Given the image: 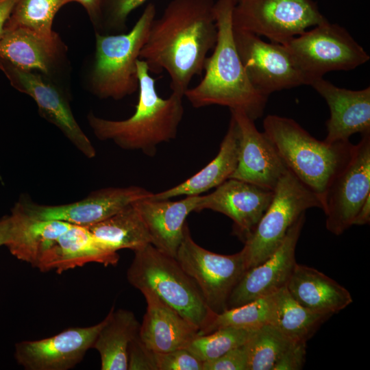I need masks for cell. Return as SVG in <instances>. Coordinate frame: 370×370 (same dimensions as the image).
<instances>
[{
    "label": "cell",
    "mask_w": 370,
    "mask_h": 370,
    "mask_svg": "<svg viewBox=\"0 0 370 370\" xmlns=\"http://www.w3.org/2000/svg\"><path fill=\"white\" fill-rule=\"evenodd\" d=\"M286 287L301 306L330 317L353 301L348 290L335 280L314 268L297 263Z\"/></svg>",
    "instance_id": "23"
},
{
    "label": "cell",
    "mask_w": 370,
    "mask_h": 370,
    "mask_svg": "<svg viewBox=\"0 0 370 370\" xmlns=\"http://www.w3.org/2000/svg\"><path fill=\"white\" fill-rule=\"evenodd\" d=\"M10 216L11 232L5 247L17 259L34 267L72 225L62 221L32 218L14 205Z\"/></svg>",
    "instance_id": "25"
},
{
    "label": "cell",
    "mask_w": 370,
    "mask_h": 370,
    "mask_svg": "<svg viewBox=\"0 0 370 370\" xmlns=\"http://www.w3.org/2000/svg\"><path fill=\"white\" fill-rule=\"evenodd\" d=\"M238 155V131L232 116L215 158L198 173L177 186L156 193L152 197L168 199L177 196L201 195L229 179L236 168Z\"/></svg>",
    "instance_id": "26"
},
{
    "label": "cell",
    "mask_w": 370,
    "mask_h": 370,
    "mask_svg": "<svg viewBox=\"0 0 370 370\" xmlns=\"http://www.w3.org/2000/svg\"><path fill=\"white\" fill-rule=\"evenodd\" d=\"M58 36L47 38L25 27L4 29L0 60L23 71L49 73L60 52Z\"/></svg>",
    "instance_id": "24"
},
{
    "label": "cell",
    "mask_w": 370,
    "mask_h": 370,
    "mask_svg": "<svg viewBox=\"0 0 370 370\" xmlns=\"http://www.w3.org/2000/svg\"><path fill=\"white\" fill-rule=\"evenodd\" d=\"M329 317L301 306L291 296L286 286L275 293L273 325L292 340L307 342Z\"/></svg>",
    "instance_id": "29"
},
{
    "label": "cell",
    "mask_w": 370,
    "mask_h": 370,
    "mask_svg": "<svg viewBox=\"0 0 370 370\" xmlns=\"http://www.w3.org/2000/svg\"><path fill=\"white\" fill-rule=\"evenodd\" d=\"M235 3L236 0L215 1L216 44L206 60L204 77L184 97L195 108L226 106L243 110L255 121L263 114L268 97L251 84L238 55L232 25Z\"/></svg>",
    "instance_id": "2"
},
{
    "label": "cell",
    "mask_w": 370,
    "mask_h": 370,
    "mask_svg": "<svg viewBox=\"0 0 370 370\" xmlns=\"http://www.w3.org/2000/svg\"><path fill=\"white\" fill-rule=\"evenodd\" d=\"M246 343L232 349L217 358L204 362L202 370H248Z\"/></svg>",
    "instance_id": "36"
},
{
    "label": "cell",
    "mask_w": 370,
    "mask_h": 370,
    "mask_svg": "<svg viewBox=\"0 0 370 370\" xmlns=\"http://www.w3.org/2000/svg\"><path fill=\"white\" fill-rule=\"evenodd\" d=\"M127 369L156 370L154 352L144 345L138 334L130 342L128 347Z\"/></svg>",
    "instance_id": "37"
},
{
    "label": "cell",
    "mask_w": 370,
    "mask_h": 370,
    "mask_svg": "<svg viewBox=\"0 0 370 370\" xmlns=\"http://www.w3.org/2000/svg\"><path fill=\"white\" fill-rule=\"evenodd\" d=\"M370 196V134L354 145L349 160L330 183L321 200L327 230L341 235Z\"/></svg>",
    "instance_id": "11"
},
{
    "label": "cell",
    "mask_w": 370,
    "mask_h": 370,
    "mask_svg": "<svg viewBox=\"0 0 370 370\" xmlns=\"http://www.w3.org/2000/svg\"><path fill=\"white\" fill-rule=\"evenodd\" d=\"M282 45L301 73L306 85L328 72L354 69L370 59L343 27L326 18Z\"/></svg>",
    "instance_id": "7"
},
{
    "label": "cell",
    "mask_w": 370,
    "mask_h": 370,
    "mask_svg": "<svg viewBox=\"0 0 370 370\" xmlns=\"http://www.w3.org/2000/svg\"><path fill=\"white\" fill-rule=\"evenodd\" d=\"M312 208H322L320 199L287 170L273 190L267 209L244 242L241 252L247 270L269 257L295 221Z\"/></svg>",
    "instance_id": "8"
},
{
    "label": "cell",
    "mask_w": 370,
    "mask_h": 370,
    "mask_svg": "<svg viewBox=\"0 0 370 370\" xmlns=\"http://www.w3.org/2000/svg\"><path fill=\"white\" fill-rule=\"evenodd\" d=\"M73 0H17L4 29L25 27L47 38L58 35L52 29L58 10Z\"/></svg>",
    "instance_id": "31"
},
{
    "label": "cell",
    "mask_w": 370,
    "mask_h": 370,
    "mask_svg": "<svg viewBox=\"0 0 370 370\" xmlns=\"http://www.w3.org/2000/svg\"><path fill=\"white\" fill-rule=\"evenodd\" d=\"M147 0H103L102 24L114 30L124 29L129 14Z\"/></svg>",
    "instance_id": "34"
},
{
    "label": "cell",
    "mask_w": 370,
    "mask_h": 370,
    "mask_svg": "<svg viewBox=\"0 0 370 370\" xmlns=\"http://www.w3.org/2000/svg\"><path fill=\"white\" fill-rule=\"evenodd\" d=\"M130 284L147 289L198 329L203 330L216 314L207 305L194 280L176 258L151 244L134 251L127 271Z\"/></svg>",
    "instance_id": "5"
},
{
    "label": "cell",
    "mask_w": 370,
    "mask_h": 370,
    "mask_svg": "<svg viewBox=\"0 0 370 370\" xmlns=\"http://www.w3.org/2000/svg\"><path fill=\"white\" fill-rule=\"evenodd\" d=\"M119 260L117 251L99 241L86 227L71 225L43 255L36 268L61 273L90 262L114 266Z\"/></svg>",
    "instance_id": "22"
},
{
    "label": "cell",
    "mask_w": 370,
    "mask_h": 370,
    "mask_svg": "<svg viewBox=\"0 0 370 370\" xmlns=\"http://www.w3.org/2000/svg\"><path fill=\"white\" fill-rule=\"evenodd\" d=\"M275 293L215 314L198 334H206L225 327L257 329L264 325H273L275 313Z\"/></svg>",
    "instance_id": "30"
},
{
    "label": "cell",
    "mask_w": 370,
    "mask_h": 370,
    "mask_svg": "<svg viewBox=\"0 0 370 370\" xmlns=\"http://www.w3.org/2000/svg\"><path fill=\"white\" fill-rule=\"evenodd\" d=\"M263 128L286 169L321 202L332 180L349 160L354 145L349 140H319L295 120L275 114L264 118Z\"/></svg>",
    "instance_id": "4"
},
{
    "label": "cell",
    "mask_w": 370,
    "mask_h": 370,
    "mask_svg": "<svg viewBox=\"0 0 370 370\" xmlns=\"http://www.w3.org/2000/svg\"><path fill=\"white\" fill-rule=\"evenodd\" d=\"M370 221V196L363 203L354 221V225H363Z\"/></svg>",
    "instance_id": "41"
},
{
    "label": "cell",
    "mask_w": 370,
    "mask_h": 370,
    "mask_svg": "<svg viewBox=\"0 0 370 370\" xmlns=\"http://www.w3.org/2000/svg\"><path fill=\"white\" fill-rule=\"evenodd\" d=\"M156 13L155 5L149 3L129 32L96 33L90 87L97 97L119 100L138 90L137 61Z\"/></svg>",
    "instance_id": "6"
},
{
    "label": "cell",
    "mask_w": 370,
    "mask_h": 370,
    "mask_svg": "<svg viewBox=\"0 0 370 370\" xmlns=\"http://www.w3.org/2000/svg\"><path fill=\"white\" fill-rule=\"evenodd\" d=\"M214 0H171L154 18L139 59L150 73L166 71L173 92L184 96L204 69L217 41Z\"/></svg>",
    "instance_id": "1"
},
{
    "label": "cell",
    "mask_w": 370,
    "mask_h": 370,
    "mask_svg": "<svg viewBox=\"0 0 370 370\" xmlns=\"http://www.w3.org/2000/svg\"><path fill=\"white\" fill-rule=\"evenodd\" d=\"M310 86L325 100L330 109L325 142L348 141L356 133L370 134V86L349 90L338 87L323 77L314 80Z\"/></svg>",
    "instance_id": "19"
},
{
    "label": "cell",
    "mask_w": 370,
    "mask_h": 370,
    "mask_svg": "<svg viewBox=\"0 0 370 370\" xmlns=\"http://www.w3.org/2000/svg\"><path fill=\"white\" fill-rule=\"evenodd\" d=\"M293 341L271 324L254 330L246 343L248 370H273Z\"/></svg>",
    "instance_id": "32"
},
{
    "label": "cell",
    "mask_w": 370,
    "mask_h": 370,
    "mask_svg": "<svg viewBox=\"0 0 370 370\" xmlns=\"http://www.w3.org/2000/svg\"><path fill=\"white\" fill-rule=\"evenodd\" d=\"M201 195L186 196L179 201L151 197L132 203L142 218L151 244L165 254L176 258L184 236L186 219L195 212Z\"/></svg>",
    "instance_id": "20"
},
{
    "label": "cell",
    "mask_w": 370,
    "mask_h": 370,
    "mask_svg": "<svg viewBox=\"0 0 370 370\" xmlns=\"http://www.w3.org/2000/svg\"><path fill=\"white\" fill-rule=\"evenodd\" d=\"M11 232V218L10 215H5L0 219V247L5 246Z\"/></svg>",
    "instance_id": "42"
},
{
    "label": "cell",
    "mask_w": 370,
    "mask_h": 370,
    "mask_svg": "<svg viewBox=\"0 0 370 370\" xmlns=\"http://www.w3.org/2000/svg\"><path fill=\"white\" fill-rule=\"evenodd\" d=\"M17 0H0V37Z\"/></svg>",
    "instance_id": "40"
},
{
    "label": "cell",
    "mask_w": 370,
    "mask_h": 370,
    "mask_svg": "<svg viewBox=\"0 0 370 370\" xmlns=\"http://www.w3.org/2000/svg\"><path fill=\"white\" fill-rule=\"evenodd\" d=\"M273 196V190L229 178L212 193L201 195L195 211L208 209L223 214L234 223V232L243 242L251 234Z\"/></svg>",
    "instance_id": "18"
},
{
    "label": "cell",
    "mask_w": 370,
    "mask_h": 370,
    "mask_svg": "<svg viewBox=\"0 0 370 370\" xmlns=\"http://www.w3.org/2000/svg\"><path fill=\"white\" fill-rule=\"evenodd\" d=\"M176 260L194 280L207 305L216 314L227 309L229 297L247 271L241 251L221 255L203 248L192 238L187 223Z\"/></svg>",
    "instance_id": "10"
},
{
    "label": "cell",
    "mask_w": 370,
    "mask_h": 370,
    "mask_svg": "<svg viewBox=\"0 0 370 370\" xmlns=\"http://www.w3.org/2000/svg\"><path fill=\"white\" fill-rule=\"evenodd\" d=\"M153 195L138 186L108 187L94 190L85 198L66 204L42 205L34 202L27 195H21L14 205L34 219L88 226L111 217L138 199Z\"/></svg>",
    "instance_id": "13"
},
{
    "label": "cell",
    "mask_w": 370,
    "mask_h": 370,
    "mask_svg": "<svg viewBox=\"0 0 370 370\" xmlns=\"http://www.w3.org/2000/svg\"><path fill=\"white\" fill-rule=\"evenodd\" d=\"M105 319L89 327L67 328L51 337L15 345L14 358L27 370H68L92 347Z\"/></svg>",
    "instance_id": "15"
},
{
    "label": "cell",
    "mask_w": 370,
    "mask_h": 370,
    "mask_svg": "<svg viewBox=\"0 0 370 370\" xmlns=\"http://www.w3.org/2000/svg\"><path fill=\"white\" fill-rule=\"evenodd\" d=\"M236 47L254 87L269 97L277 91L306 85L289 53L281 44L267 42L260 36L234 29Z\"/></svg>",
    "instance_id": "12"
},
{
    "label": "cell",
    "mask_w": 370,
    "mask_h": 370,
    "mask_svg": "<svg viewBox=\"0 0 370 370\" xmlns=\"http://www.w3.org/2000/svg\"><path fill=\"white\" fill-rule=\"evenodd\" d=\"M84 227L115 251L122 249L134 251L151 244L146 226L132 203L111 217Z\"/></svg>",
    "instance_id": "28"
},
{
    "label": "cell",
    "mask_w": 370,
    "mask_h": 370,
    "mask_svg": "<svg viewBox=\"0 0 370 370\" xmlns=\"http://www.w3.org/2000/svg\"><path fill=\"white\" fill-rule=\"evenodd\" d=\"M305 219L304 213L288 229L276 250L245 272L229 297L227 309L274 294L286 286L297 264L295 249Z\"/></svg>",
    "instance_id": "16"
},
{
    "label": "cell",
    "mask_w": 370,
    "mask_h": 370,
    "mask_svg": "<svg viewBox=\"0 0 370 370\" xmlns=\"http://www.w3.org/2000/svg\"><path fill=\"white\" fill-rule=\"evenodd\" d=\"M254 330L221 328L206 334H197L186 349L202 362L214 360L247 342Z\"/></svg>",
    "instance_id": "33"
},
{
    "label": "cell",
    "mask_w": 370,
    "mask_h": 370,
    "mask_svg": "<svg viewBox=\"0 0 370 370\" xmlns=\"http://www.w3.org/2000/svg\"><path fill=\"white\" fill-rule=\"evenodd\" d=\"M156 370H202L203 362L187 349L165 353L154 352Z\"/></svg>",
    "instance_id": "35"
},
{
    "label": "cell",
    "mask_w": 370,
    "mask_h": 370,
    "mask_svg": "<svg viewBox=\"0 0 370 370\" xmlns=\"http://www.w3.org/2000/svg\"><path fill=\"white\" fill-rule=\"evenodd\" d=\"M80 3L86 10L91 21L97 27L102 25L103 0H73Z\"/></svg>",
    "instance_id": "39"
},
{
    "label": "cell",
    "mask_w": 370,
    "mask_h": 370,
    "mask_svg": "<svg viewBox=\"0 0 370 370\" xmlns=\"http://www.w3.org/2000/svg\"><path fill=\"white\" fill-rule=\"evenodd\" d=\"M138 99L134 113L124 120H109L90 112L88 124L100 140H111L125 150H140L153 157L156 147L177 136L184 115L182 95L173 92L166 99L160 97L156 81L146 62L137 61Z\"/></svg>",
    "instance_id": "3"
},
{
    "label": "cell",
    "mask_w": 370,
    "mask_h": 370,
    "mask_svg": "<svg viewBox=\"0 0 370 370\" xmlns=\"http://www.w3.org/2000/svg\"><path fill=\"white\" fill-rule=\"evenodd\" d=\"M306 341H293L284 352L273 370H299L305 362Z\"/></svg>",
    "instance_id": "38"
},
{
    "label": "cell",
    "mask_w": 370,
    "mask_h": 370,
    "mask_svg": "<svg viewBox=\"0 0 370 370\" xmlns=\"http://www.w3.org/2000/svg\"><path fill=\"white\" fill-rule=\"evenodd\" d=\"M147 308L138 336L151 351L165 353L186 348L198 329L149 290L140 291Z\"/></svg>",
    "instance_id": "21"
},
{
    "label": "cell",
    "mask_w": 370,
    "mask_h": 370,
    "mask_svg": "<svg viewBox=\"0 0 370 370\" xmlns=\"http://www.w3.org/2000/svg\"><path fill=\"white\" fill-rule=\"evenodd\" d=\"M325 19L313 0H236L232 13L234 29L281 45Z\"/></svg>",
    "instance_id": "9"
},
{
    "label": "cell",
    "mask_w": 370,
    "mask_h": 370,
    "mask_svg": "<svg viewBox=\"0 0 370 370\" xmlns=\"http://www.w3.org/2000/svg\"><path fill=\"white\" fill-rule=\"evenodd\" d=\"M139 327L132 311L111 308L92 347L99 354L101 369H127L128 347L138 334Z\"/></svg>",
    "instance_id": "27"
},
{
    "label": "cell",
    "mask_w": 370,
    "mask_h": 370,
    "mask_svg": "<svg viewBox=\"0 0 370 370\" xmlns=\"http://www.w3.org/2000/svg\"><path fill=\"white\" fill-rule=\"evenodd\" d=\"M238 131V155L236 169L230 178L243 180L273 190L288 170L275 148L254 120L243 110H230Z\"/></svg>",
    "instance_id": "17"
},
{
    "label": "cell",
    "mask_w": 370,
    "mask_h": 370,
    "mask_svg": "<svg viewBox=\"0 0 370 370\" xmlns=\"http://www.w3.org/2000/svg\"><path fill=\"white\" fill-rule=\"evenodd\" d=\"M0 69L12 86L31 97L40 115L57 127L78 151L88 158L96 156L93 145L76 121L69 101L56 86L39 73L20 70L1 60Z\"/></svg>",
    "instance_id": "14"
}]
</instances>
